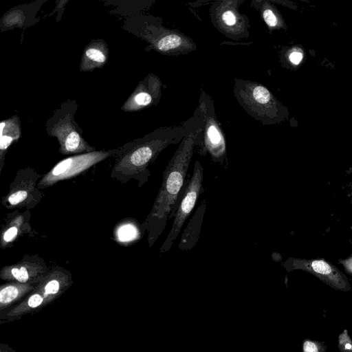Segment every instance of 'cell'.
Returning a JSON list of instances; mask_svg holds the SVG:
<instances>
[{
    "label": "cell",
    "instance_id": "8",
    "mask_svg": "<svg viewBox=\"0 0 352 352\" xmlns=\"http://www.w3.org/2000/svg\"><path fill=\"white\" fill-rule=\"evenodd\" d=\"M203 177L204 168L201 163L196 161L192 175L187 182L182 199L174 214L175 219L170 232L160 248V252L168 251L180 233L184 223L195 208L199 196L203 191Z\"/></svg>",
    "mask_w": 352,
    "mask_h": 352
},
{
    "label": "cell",
    "instance_id": "13",
    "mask_svg": "<svg viewBox=\"0 0 352 352\" xmlns=\"http://www.w3.org/2000/svg\"><path fill=\"white\" fill-rule=\"evenodd\" d=\"M72 273L67 269L55 266L36 285L35 290L45 300L46 305L60 297L73 284Z\"/></svg>",
    "mask_w": 352,
    "mask_h": 352
},
{
    "label": "cell",
    "instance_id": "23",
    "mask_svg": "<svg viewBox=\"0 0 352 352\" xmlns=\"http://www.w3.org/2000/svg\"><path fill=\"white\" fill-rule=\"evenodd\" d=\"M0 352H16L11 346L7 344L0 343Z\"/></svg>",
    "mask_w": 352,
    "mask_h": 352
},
{
    "label": "cell",
    "instance_id": "4",
    "mask_svg": "<svg viewBox=\"0 0 352 352\" xmlns=\"http://www.w3.org/2000/svg\"><path fill=\"white\" fill-rule=\"evenodd\" d=\"M234 94L243 109L258 121L268 124L276 116L277 102L262 85L235 79Z\"/></svg>",
    "mask_w": 352,
    "mask_h": 352
},
{
    "label": "cell",
    "instance_id": "17",
    "mask_svg": "<svg viewBox=\"0 0 352 352\" xmlns=\"http://www.w3.org/2000/svg\"><path fill=\"white\" fill-rule=\"evenodd\" d=\"M21 135L19 117L14 115L0 123V173L4 166L6 155L10 146L16 142Z\"/></svg>",
    "mask_w": 352,
    "mask_h": 352
},
{
    "label": "cell",
    "instance_id": "21",
    "mask_svg": "<svg viewBox=\"0 0 352 352\" xmlns=\"http://www.w3.org/2000/svg\"><path fill=\"white\" fill-rule=\"evenodd\" d=\"M338 347L340 352H352V340L347 329H344L339 334Z\"/></svg>",
    "mask_w": 352,
    "mask_h": 352
},
{
    "label": "cell",
    "instance_id": "3",
    "mask_svg": "<svg viewBox=\"0 0 352 352\" xmlns=\"http://www.w3.org/2000/svg\"><path fill=\"white\" fill-rule=\"evenodd\" d=\"M76 100L69 99L56 109L45 124L47 135L56 138L63 155H78L96 151L82 136V129L75 121Z\"/></svg>",
    "mask_w": 352,
    "mask_h": 352
},
{
    "label": "cell",
    "instance_id": "10",
    "mask_svg": "<svg viewBox=\"0 0 352 352\" xmlns=\"http://www.w3.org/2000/svg\"><path fill=\"white\" fill-rule=\"evenodd\" d=\"M243 1H221L215 2L210 8L212 21L226 36L234 39L247 37L249 22L245 15L238 11Z\"/></svg>",
    "mask_w": 352,
    "mask_h": 352
},
{
    "label": "cell",
    "instance_id": "5",
    "mask_svg": "<svg viewBox=\"0 0 352 352\" xmlns=\"http://www.w3.org/2000/svg\"><path fill=\"white\" fill-rule=\"evenodd\" d=\"M137 32V35L150 44V47L162 54H185L195 50L192 40L175 30L162 26L160 21L145 19Z\"/></svg>",
    "mask_w": 352,
    "mask_h": 352
},
{
    "label": "cell",
    "instance_id": "20",
    "mask_svg": "<svg viewBox=\"0 0 352 352\" xmlns=\"http://www.w3.org/2000/svg\"><path fill=\"white\" fill-rule=\"evenodd\" d=\"M327 345L323 341L313 340L306 338L302 344V352H326Z\"/></svg>",
    "mask_w": 352,
    "mask_h": 352
},
{
    "label": "cell",
    "instance_id": "18",
    "mask_svg": "<svg viewBox=\"0 0 352 352\" xmlns=\"http://www.w3.org/2000/svg\"><path fill=\"white\" fill-rule=\"evenodd\" d=\"M206 208V202L203 201L190 219L181 237L179 248L182 250H188L192 248L198 241L203 216Z\"/></svg>",
    "mask_w": 352,
    "mask_h": 352
},
{
    "label": "cell",
    "instance_id": "14",
    "mask_svg": "<svg viewBox=\"0 0 352 352\" xmlns=\"http://www.w3.org/2000/svg\"><path fill=\"white\" fill-rule=\"evenodd\" d=\"M30 218L31 213L28 209L23 212L16 210L6 215L0 233L1 250L11 248L21 236L32 232Z\"/></svg>",
    "mask_w": 352,
    "mask_h": 352
},
{
    "label": "cell",
    "instance_id": "1",
    "mask_svg": "<svg viewBox=\"0 0 352 352\" xmlns=\"http://www.w3.org/2000/svg\"><path fill=\"white\" fill-rule=\"evenodd\" d=\"M202 120L203 116L197 108L182 126L160 127L118 147L113 157L111 177L122 184L133 179L139 187L143 186L151 175L149 168L159 154L170 144L182 141Z\"/></svg>",
    "mask_w": 352,
    "mask_h": 352
},
{
    "label": "cell",
    "instance_id": "15",
    "mask_svg": "<svg viewBox=\"0 0 352 352\" xmlns=\"http://www.w3.org/2000/svg\"><path fill=\"white\" fill-rule=\"evenodd\" d=\"M109 47L100 38L92 40L84 48L80 63V72H92L104 67L109 59Z\"/></svg>",
    "mask_w": 352,
    "mask_h": 352
},
{
    "label": "cell",
    "instance_id": "9",
    "mask_svg": "<svg viewBox=\"0 0 352 352\" xmlns=\"http://www.w3.org/2000/svg\"><path fill=\"white\" fill-rule=\"evenodd\" d=\"M198 108L204 117L202 138L205 151L214 162L223 164L226 159L225 138L215 116L212 101L204 91Z\"/></svg>",
    "mask_w": 352,
    "mask_h": 352
},
{
    "label": "cell",
    "instance_id": "6",
    "mask_svg": "<svg viewBox=\"0 0 352 352\" xmlns=\"http://www.w3.org/2000/svg\"><path fill=\"white\" fill-rule=\"evenodd\" d=\"M118 148L100 150L74 155L59 161L47 173L43 175L37 186L43 190L58 182L69 179L89 170L93 166L106 159L114 157Z\"/></svg>",
    "mask_w": 352,
    "mask_h": 352
},
{
    "label": "cell",
    "instance_id": "2",
    "mask_svg": "<svg viewBox=\"0 0 352 352\" xmlns=\"http://www.w3.org/2000/svg\"><path fill=\"white\" fill-rule=\"evenodd\" d=\"M203 130L204 117L202 122L180 142L163 172L162 184L153 207L141 226L148 233L150 247L162 234L168 221L176 212L194 147L202 138Z\"/></svg>",
    "mask_w": 352,
    "mask_h": 352
},
{
    "label": "cell",
    "instance_id": "19",
    "mask_svg": "<svg viewBox=\"0 0 352 352\" xmlns=\"http://www.w3.org/2000/svg\"><path fill=\"white\" fill-rule=\"evenodd\" d=\"M260 10L262 17L269 28H277L279 25L278 15L274 8L264 1H254Z\"/></svg>",
    "mask_w": 352,
    "mask_h": 352
},
{
    "label": "cell",
    "instance_id": "22",
    "mask_svg": "<svg viewBox=\"0 0 352 352\" xmlns=\"http://www.w3.org/2000/svg\"><path fill=\"white\" fill-rule=\"evenodd\" d=\"M302 58V54L298 52H293L289 56V60L294 65H298L301 61Z\"/></svg>",
    "mask_w": 352,
    "mask_h": 352
},
{
    "label": "cell",
    "instance_id": "12",
    "mask_svg": "<svg viewBox=\"0 0 352 352\" xmlns=\"http://www.w3.org/2000/svg\"><path fill=\"white\" fill-rule=\"evenodd\" d=\"M162 82L153 74H149L138 83L121 107L125 112H134L156 104L162 95Z\"/></svg>",
    "mask_w": 352,
    "mask_h": 352
},
{
    "label": "cell",
    "instance_id": "7",
    "mask_svg": "<svg viewBox=\"0 0 352 352\" xmlns=\"http://www.w3.org/2000/svg\"><path fill=\"white\" fill-rule=\"evenodd\" d=\"M43 175L33 168H20L11 182L8 192L1 199L2 206L8 209L34 208L44 196L37 186Z\"/></svg>",
    "mask_w": 352,
    "mask_h": 352
},
{
    "label": "cell",
    "instance_id": "16",
    "mask_svg": "<svg viewBox=\"0 0 352 352\" xmlns=\"http://www.w3.org/2000/svg\"><path fill=\"white\" fill-rule=\"evenodd\" d=\"M37 284L10 281L0 286V314H3L21 301L36 287Z\"/></svg>",
    "mask_w": 352,
    "mask_h": 352
},
{
    "label": "cell",
    "instance_id": "11",
    "mask_svg": "<svg viewBox=\"0 0 352 352\" xmlns=\"http://www.w3.org/2000/svg\"><path fill=\"white\" fill-rule=\"evenodd\" d=\"M51 270L45 261L38 255H24L15 264L3 266L0 278L8 282L38 284Z\"/></svg>",
    "mask_w": 352,
    "mask_h": 352
}]
</instances>
